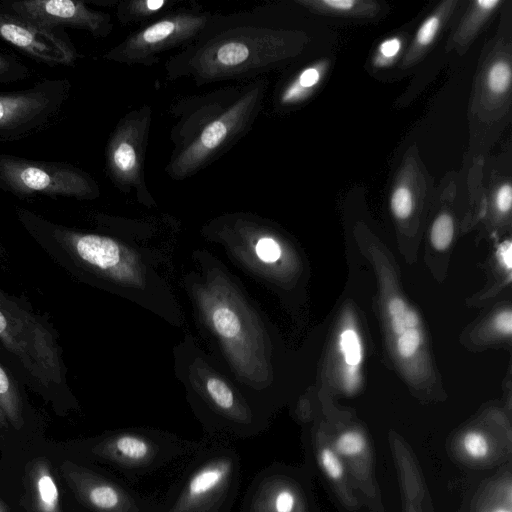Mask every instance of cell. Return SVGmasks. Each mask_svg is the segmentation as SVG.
I'll use <instances>...</instances> for the list:
<instances>
[{
	"label": "cell",
	"instance_id": "1",
	"mask_svg": "<svg viewBox=\"0 0 512 512\" xmlns=\"http://www.w3.org/2000/svg\"><path fill=\"white\" fill-rule=\"evenodd\" d=\"M16 215L25 230L79 280L125 299L182 327L173 288L176 234L146 221L101 216L100 231L70 228L25 208Z\"/></svg>",
	"mask_w": 512,
	"mask_h": 512
},
{
	"label": "cell",
	"instance_id": "2",
	"mask_svg": "<svg viewBox=\"0 0 512 512\" xmlns=\"http://www.w3.org/2000/svg\"><path fill=\"white\" fill-rule=\"evenodd\" d=\"M179 279L205 350L256 401L279 384L276 332L243 282L205 248L191 253Z\"/></svg>",
	"mask_w": 512,
	"mask_h": 512
},
{
	"label": "cell",
	"instance_id": "3",
	"mask_svg": "<svg viewBox=\"0 0 512 512\" xmlns=\"http://www.w3.org/2000/svg\"><path fill=\"white\" fill-rule=\"evenodd\" d=\"M298 51L290 31L279 28L268 8L214 14L203 32L165 63L170 81L188 78L197 86L253 80Z\"/></svg>",
	"mask_w": 512,
	"mask_h": 512
},
{
	"label": "cell",
	"instance_id": "4",
	"mask_svg": "<svg viewBox=\"0 0 512 512\" xmlns=\"http://www.w3.org/2000/svg\"><path fill=\"white\" fill-rule=\"evenodd\" d=\"M266 90L263 76L173 103V148L165 173L181 181L228 152L252 129L263 110Z\"/></svg>",
	"mask_w": 512,
	"mask_h": 512
},
{
	"label": "cell",
	"instance_id": "5",
	"mask_svg": "<svg viewBox=\"0 0 512 512\" xmlns=\"http://www.w3.org/2000/svg\"><path fill=\"white\" fill-rule=\"evenodd\" d=\"M0 343L43 391L66 389V369L55 334L0 290Z\"/></svg>",
	"mask_w": 512,
	"mask_h": 512
},
{
	"label": "cell",
	"instance_id": "6",
	"mask_svg": "<svg viewBox=\"0 0 512 512\" xmlns=\"http://www.w3.org/2000/svg\"><path fill=\"white\" fill-rule=\"evenodd\" d=\"M173 371L187 396L231 418L251 417L252 398L191 333L174 345Z\"/></svg>",
	"mask_w": 512,
	"mask_h": 512
},
{
	"label": "cell",
	"instance_id": "7",
	"mask_svg": "<svg viewBox=\"0 0 512 512\" xmlns=\"http://www.w3.org/2000/svg\"><path fill=\"white\" fill-rule=\"evenodd\" d=\"M0 189L21 198L95 200L100 196L97 181L77 166L9 154H0Z\"/></svg>",
	"mask_w": 512,
	"mask_h": 512
},
{
	"label": "cell",
	"instance_id": "8",
	"mask_svg": "<svg viewBox=\"0 0 512 512\" xmlns=\"http://www.w3.org/2000/svg\"><path fill=\"white\" fill-rule=\"evenodd\" d=\"M214 13L196 8H177L161 18L141 26L103 58L125 65L153 66L160 55L171 49L185 47L203 32Z\"/></svg>",
	"mask_w": 512,
	"mask_h": 512
},
{
	"label": "cell",
	"instance_id": "9",
	"mask_svg": "<svg viewBox=\"0 0 512 512\" xmlns=\"http://www.w3.org/2000/svg\"><path fill=\"white\" fill-rule=\"evenodd\" d=\"M151 121L148 104L129 111L115 126L105 148V170L111 182L124 194L134 193L147 207L156 206L144 173Z\"/></svg>",
	"mask_w": 512,
	"mask_h": 512
},
{
	"label": "cell",
	"instance_id": "10",
	"mask_svg": "<svg viewBox=\"0 0 512 512\" xmlns=\"http://www.w3.org/2000/svg\"><path fill=\"white\" fill-rule=\"evenodd\" d=\"M67 79H45L26 90L0 92V143L42 132L64 114L71 94Z\"/></svg>",
	"mask_w": 512,
	"mask_h": 512
},
{
	"label": "cell",
	"instance_id": "11",
	"mask_svg": "<svg viewBox=\"0 0 512 512\" xmlns=\"http://www.w3.org/2000/svg\"><path fill=\"white\" fill-rule=\"evenodd\" d=\"M0 9L47 29H81L99 38L113 30L110 14L93 10L81 0H5Z\"/></svg>",
	"mask_w": 512,
	"mask_h": 512
},
{
	"label": "cell",
	"instance_id": "12",
	"mask_svg": "<svg viewBox=\"0 0 512 512\" xmlns=\"http://www.w3.org/2000/svg\"><path fill=\"white\" fill-rule=\"evenodd\" d=\"M0 39L48 66H72L80 56L62 29H47L2 9Z\"/></svg>",
	"mask_w": 512,
	"mask_h": 512
},
{
	"label": "cell",
	"instance_id": "13",
	"mask_svg": "<svg viewBox=\"0 0 512 512\" xmlns=\"http://www.w3.org/2000/svg\"><path fill=\"white\" fill-rule=\"evenodd\" d=\"M61 470L71 489L95 509L110 511L119 504L118 492L112 486L96 482L74 463L65 461Z\"/></svg>",
	"mask_w": 512,
	"mask_h": 512
},
{
	"label": "cell",
	"instance_id": "14",
	"mask_svg": "<svg viewBox=\"0 0 512 512\" xmlns=\"http://www.w3.org/2000/svg\"><path fill=\"white\" fill-rule=\"evenodd\" d=\"M175 0H121L114 1L116 17L123 26L149 24L177 9Z\"/></svg>",
	"mask_w": 512,
	"mask_h": 512
},
{
	"label": "cell",
	"instance_id": "15",
	"mask_svg": "<svg viewBox=\"0 0 512 512\" xmlns=\"http://www.w3.org/2000/svg\"><path fill=\"white\" fill-rule=\"evenodd\" d=\"M31 486L38 512H60L59 491L48 463L38 459L33 463Z\"/></svg>",
	"mask_w": 512,
	"mask_h": 512
},
{
	"label": "cell",
	"instance_id": "16",
	"mask_svg": "<svg viewBox=\"0 0 512 512\" xmlns=\"http://www.w3.org/2000/svg\"><path fill=\"white\" fill-rule=\"evenodd\" d=\"M320 78L321 70L318 67L309 66L304 68L279 89L275 105L277 107H287L300 103L308 97Z\"/></svg>",
	"mask_w": 512,
	"mask_h": 512
},
{
	"label": "cell",
	"instance_id": "17",
	"mask_svg": "<svg viewBox=\"0 0 512 512\" xmlns=\"http://www.w3.org/2000/svg\"><path fill=\"white\" fill-rule=\"evenodd\" d=\"M0 407L5 414L8 423L15 429L22 428L23 407L19 389L0 360Z\"/></svg>",
	"mask_w": 512,
	"mask_h": 512
},
{
	"label": "cell",
	"instance_id": "18",
	"mask_svg": "<svg viewBox=\"0 0 512 512\" xmlns=\"http://www.w3.org/2000/svg\"><path fill=\"white\" fill-rule=\"evenodd\" d=\"M32 75L31 69L13 53L0 49V83L25 80Z\"/></svg>",
	"mask_w": 512,
	"mask_h": 512
},
{
	"label": "cell",
	"instance_id": "19",
	"mask_svg": "<svg viewBox=\"0 0 512 512\" xmlns=\"http://www.w3.org/2000/svg\"><path fill=\"white\" fill-rule=\"evenodd\" d=\"M225 471L222 468H208L196 474L189 484L191 497H199L212 491L223 479Z\"/></svg>",
	"mask_w": 512,
	"mask_h": 512
},
{
	"label": "cell",
	"instance_id": "20",
	"mask_svg": "<svg viewBox=\"0 0 512 512\" xmlns=\"http://www.w3.org/2000/svg\"><path fill=\"white\" fill-rule=\"evenodd\" d=\"M453 234V219L448 214H441L435 219L431 228L430 239L433 247L437 250H445L450 245Z\"/></svg>",
	"mask_w": 512,
	"mask_h": 512
},
{
	"label": "cell",
	"instance_id": "21",
	"mask_svg": "<svg viewBox=\"0 0 512 512\" xmlns=\"http://www.w3.org/2000/svg\"><path fill=\"white\" fill-rule=\"evenodd\" d=\"M511 84V68L504 61L494 63L487 74L489 90L495 94L504 93Z\"/></svg>",
	"mask_w": 512,
	"mask_h": 512
},
{
	"label": "cell",
	"instance_id": "22",
	"mask_svg": "<svg viewBox=\"0 0 512 512\" xmlns=\"http://www.w3.org/2000/svg\"><path fill=\"white\" fill-rule=\"evenodd\" d=\"M340 347L348 366H357L362 359V349L357 333L346 329L340 337Z\"/></svg>",
	"mask_w": 512,
	"mask_h": 512
},
{
	"label": "cell",
	"instance_id": "23",
	"mask_svg": "<svg viewBox=\"0 0 512 512\" xmlns=\"http://www.w3.org/2000/svg\"><path fill=\"white\" fill-rule=\"evenodd\" d=\"M114 445L121 455L134 460L142 459L149 450L145 441L130 435L119 437Z\"/></svg>",
	"mask_w": 512,
	"mask_h": 512
},
{
	"label": "cell",
	"instance_id": "24",
	"mask_svg": "<svg viewBox=\"0 0 512 512\" xmlns=\"http://www.w3.org/2000/svg\"><path fill=\"white\" fill-rule=\"evenodd\" d=\"M366 447L364 436L357 431H347L341 434L335 443L338 453L345 456H356Z\"/></svg>",
	"mask_w": 512,
	"mask_h": 512
},
{
	"label": "cell",
	"instance_id": "25",
	"mask_svg": "<svg viewBox=\"0 0 512 512\" xmlns=\"http://www.w3.org/2000/svg\"><path fill=\"white\" fill-rule=\"evenodd\" d=\"M413 201L411 192L406 187H398L391 196V209L399 219L407 218L412 211Z\"/></svg>",
	"mask_w": 512,
	"mask_h": 512
},
{
	"label": "cell",
	"instance_id": "26",
	"mask_svg": "<svg viewBox=\"0 0 512 512\" xmlns=\"http://www.w3.org/2000/svg\"><path fill=\"white\" fill-rule=\"evenodd\" d=\"M462 443L466 453L474 459H482L489 452L487 439L479 432H468L464 436Z\"/></svg>",
	"mask_w": 512,
	"mask_h": 512
},
{
	"label": "cell",
	"instance_id": "27",
	"mask_svg": "<svg viewBox=\"0 0 512 512\" xmlns=\"http://www.w3.org/2000/svg\"><path fill=\"white\" fill-rule=\"evenodd\" d=\"M420 344V334L415 328L405 330L397 342L398 352L402 357L412 356Z\"/></svg>",
	"mask_w": 512,
	"mask_h": 512
},
{
	"label": "cell",
	"instance_id": "28",
	"mask_svg": "<svg viewBox=\"0 0 512 512\" xmlns=\"http://www.w3.org/2000/svg\"><path fill=\"white\" fill-rule=\"evenodd\" d=\"M320 461L324 471L330 478L339 479L342 476L343 466L338 456L331 449H322Z\"/></svg>",
	"mask_w": 512,
	"mask_h": 512
},
{
	"label": "cell",
	"instance_id": "29",
	"mask_svg": "<svg viewBox=\"0 0 512 512\" xmlns=\"http://www.w3.org/2000/svg\"><path fill=\"white\" fill-rule=\"evenodd\" d=\"M440 26L439 18L436 16H431L427 18L417 32V43L421 46H426L430 44Z\"/></svg>",
	"mask_w": 512,
	"mask_h": 512
},
{
	"label": "cell",
	"instance_id": "30",
	"mask_svg": "<svg viewBox=\"0 0 512 512\" xmlns=\"http://www.w3.org/2000/svg\"><path fill=\"white\" fill-rule=\"evenodd\" d=\"M406 307L400 298H394L389 304V313L392 318V328L394 332L401 335L406 327L404 324V314Z\"/></svg>",
	"mask_w": 512,
	"mask_h": 512
},
{
	"label": "cell",
	"instance_id": "31",
	"mask_svg": "<svg viewBox=\"0 0 512 512\" xmlns=\"http://www.w3.org/2000/svg\"><path fill=\"white\" fill-rule=\"evenodd\" d=\"M495 202L500 212H508L512 204V189L509 184H503L496 193Z\"/></svg>",
	"mask_w": 512,
	"mask_h": 512
},
{
	"label": "cell",
	"instance_id": "32",
	"mask_svg": "<svg viewBox=\"0 0 512 512\" xmlns=\"http://www.w3.org/2000/svg\"><path fill=\"white\" fill-rule=\"evenodd\" d=\"M295 499L289 491L280 492L275 500V509L277 512H292Z\"/></svg>",
	"mask_w": 512,
	"mask_h": 512
},
{
	"label": "cell",
	"instance_id": "33",
	"mask_svg": "<svg viewBox=\"0 0 512 512\" xmlns=\"http://www.w3.org/2000/svg\"><path fill=\"white\" fill-rule=\"evenodd\" d=\"M496 328L503 334L510 335L512 332V314L510 310L499 313L495 319Z\"/></svg>",
	"mask_w": 512,
	"mask_h": 512
},
{
	"label": "cell",
	"instance_id": "34",
	"mask_svg": "<svg viewBox=\"0 0 512 512\" xmlns=\"http://www.w3.org/2000/svg\"><path fill=\"white\" fill-rule=\"evenodd\" d=\"M401 42L396 39H388L384 41L380 47L379 51L382 57L384 58H392L394 57L400 50Z\"/></svg>",
	"mask_w": 512,
	"mask_h": 512
},
{
	"label": "cell",
	"instance_id": "35",
	"mask_svg": "<svg viewBox=\"0 0 512 512\" xmlns=\"http://www.w3.org/2000/svg\"><path fill=\"white\" fill-rule=\"evenodd\" d=\"M512 249H511V242L506 241L502 243V245L499 248V255L503 262V264L506 266L507 270H511L512 267Z\"/></svg>",
	"mask_w": 512,
	"mask_h": 512
},
{
	"label": "cell",
	"instance_id": "36",
	"mask_svg": "<svg viewBox=\"0 0 512 512\" xmlns=\"http://www.w3.org/2000/svg\"><path fill=\"white\" fill-rule=\"evenodd\" d=\"M404 324L408 329H413L418 324V317L416 313L412 310H406L404 314Z\"/></svg>",
	"mask_w": 512,
	"mask_h": 512
},
{
	"label": "cell",
	"instance_id": "37",
	"mask_svg": "<svg viewBox=\"0 0 512 512\" xmlns=\"http://www.w3.org/2000/svg\"><path fill=\"white\" fill-rule=\"evenodd\" d=\"M352 367L353 366H349V369L347 370L348 372L346 374V386L348 388H353L357 382L356 370H353Z\"/></svg>",
	"mask_w": 512,
	"mask_h": 512
},
{
	"label": "cell",
	"instance_id": "38",
	"mask_svg": "<svg viewBox=\"0 0 512 512\" xmlns=\"http://www.w3.org/2000/svg\"><path fill=\"white\" fill-rule=\"evenodd\" d=\"M8 420L0 407V430L8 426Z\"/></svg>",
	"mask_w": 512,
	"mask_h": 512
},
{
	"label": "cell",
	"instance_id": "39",
	"mask_svg": "<svg viewBox=\"0 0 512 512\" xmlns=\"http://www.w3.org/2000/svg\"><path fill=\"white\" fill-rule=\"evenodd\" d=\"M0 512H8L6 506L0 501Z\"/></svg>",
	"mask_w": 512,
	"mask_h": 512
},
{
	"label": "cell",
	"instance_id": "40",
	"mask_svg": "<svg viewBox=\"0 0 512 512\" xmlns=\"http://www.w3.org/2000/svg\"><path fill=\"white\" fill-rule=\"evenodd\" d=\"M493 512H510L509 510H506V509H503V508H499Z\"/></svg>",
	"mask_w": 512,
	"mask_h": 512
}]
</instances>
